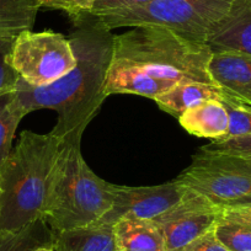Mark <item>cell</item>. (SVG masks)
Here are the masks:
<instances>
[{
  "instance_id": "cell-1",
  "label": "cell",
  "mask_w": 251,
  "mask_h": 251,
  "mask_svg": "<svg viewBox=\"0 0 251 251\" xmlns=\"http://www.w3.org/2000/svg\"><path fill=\"white\" fill-rule=\"evenodd\" d=\"M69 40L76 66L50 85L35 88L19 79L14 90L26 113L48 108L57 112L52 132L63 143H81L89 123L106 100L105 85L113 50V35L100 18L85 14L71 19Z\"/></svg>"
},
{
  "instance_id": "cell-2",
  "label": "cell",
  "mask_w": 251,
  "mask_h": 251,
  "mask_svg": "<svg viewBox=\"0 0 251 251\" xmlns=\"http://www.w3.org/2000/svg\"><path fill=\"white\" fill-rule=\"evenodd\" d=\"M212 53L207 43L156 26L113 35L106 96L132 94L153 100L180 81L213 84L208 73Z\"/></svg>"
},
{
  "instance_id": "cell-3",
  "label": "cell",
  "mask_w": 251,
  "mask_h": 251,
  "mask_svg": "<svg viewBox=\"0 0 251 251\" xmlns=\"http://www.w3.org/2000/svg\"><path fill=\"white\" fill-rule=\"evenodd\" d=\"M63 142L52 131H24L0 168V233L45 221L50 178Z\"/></svg>"
},
{
  "instance_id": "cell-4",
  "label": "cell",
  "mask_w": 251,
  "mask_h": 251,
  "mask_svg": "<svg viewBox=\"0 0 251 251\" xmlns=\"http://www.w3.org/2000/svg\"><path fill=\"white\" fill-rule=\"evenodd\" d=\"M112 186L86 164L80 143H63L50 178L45 222L53 233L96 223L112 208Z\"/></svg>"
},
{
  "instance_id": "cell-5",
  "label": "cell",
  "mask_w": 251,
  "mask_h": 251,
  "mask_svg": "<svg viewBox=\"0 0 251 251\" xmlns=\"http://www.w3.org/2000/svg\"><path fill=\"white\" fill-rule=\"evenodd\" d=\"M231 3L233 0H153L96 16L108 30L156 26L207 43L211 31L228 14Z\"/></svg>"
},
{
  "instance_id": "cell-6",
  "label": "cell",
  "mask_w": 251,
  "mask_h": 251,
  "mask_svg": "<svg viewBox=\"0 0 251 251\" xmlns=\"http://www.w3.org/2000/svg\"><path fill=\"white\" fill-rule=\"evenodd\" d=\"M175 180L222 211L251 206V158L202 147Z\"/></svg>"
},
{
  "instance_id": "cell-7",
  "label": "cell",
  "mask_w": 251,
  "mask_h": 251,
  "mask_svg": "<svg viewBox=\"0 0 251 251\" xmlns=\"http://www.w3.org/2000/svg\"><path fill=\"white\" fill-rule=\"evenodd\" d=\"M13 66L20 78L31 86L50 85L76 66L69 37L52 30L24 31L15 38Z\"/></svg>"
},
{
  "instance_id": "cell-8",
  "label": "cell",
  "mask_w": 251,
  "mask_h": 251,
  "mask_svg": "<svg viewBox=\"0 0 251 251\" xmlns=\"http://www.w3.org/2000/svg\"><path fill=\"white\" fill-rule=\"evenodd\" d=\"M221 218L219 207L187 187L185 196L176 206L153 221L165 238L166 250L182 251L188 244L214 229Z\"/></svg>"
},
{
  "instance_id": "cell-9",
  "label": "cell",
  "mask_w": 251,
  "mask_h": 251,
  "mask_svg": "<svg viewBox=\"0 0 251 251\" xmlns=\"http://www.w3.org/2000/svg\"><path fill=\"white\" fill-rule=\"evenodd\" d=\"M112 208L99 223L115 224L126 216L141 219H155L178 203L187 187L177 181H168L154 186H122L113 183ZM98 223V222H96Z\"/></svg>"
},
{
  "instance_id": "cell-10",
  "label": "cell",
  "mask_w": 251,
  "mask_h": 251,
  "mask_svg": "<svg viewBox=\"0 0 251 251\" xmlns=\"http://www.w3.org/2000/svg\"><path fill=\"white\" fill-rule=\"evenodd\" d=\"M208 73L222 96L251 105V54L234 50L213 52Z\"/></svg>"
},
{
  "instance_id": "cell-11",
  "label": "cell",
  "mask_w": 251,
  "mask_h": 251,
  "mask_svg": "<svg viewBox=\"0 0 251 251\" xmlns=\"http://www.w3.org/2000/svg\"><path fill=\"white\" fill-rule=\"evenodd\" d=\"M207 45L212 52L251 54V0H233L228 14L209 33Z\"/></svg>"
},
{
  "instance_id": "cell-12",
  "label": "cell",
  "mask_w": 251,
  "mask_h": 251,
  "mask_svg": "<svg viewBox=\"0 0 251 251\" xmlns=\"http://www.w3.org/2000/svg\"><path fill=\"white\" fill-rule=\"evenodd\" d=\"M177 120L186 132L199 138L221 141L228 134V111L219 100L199 103L185 111Z\"/></svg>"
},
{
  "instance_id": "cell-13",
  "label": "cell",
  "mask_w": 251,
  "mask_h": 251,
  "mask_svg": "<svg viewBox=\"0 0 251 251\" xmlns=\"http://www.w3.org/2000/svg\"><path fill=\"white\" fill-rule=\"evenodd\" d=\"M117 251H168L160 228L151 219L126 216L113 224Z\"/></svg>"
},
{
  "instance_id": "cell-14",
  "label": "cell",
  "mask_w": 251,
  "mask_h": 251,
  "mask_svg": "<svg viewBox=\"0 0 251 251\" xmlns=\"http://www.w3.org/2000/svg\"><path fill=\"white\" fill-rule=\"evenodd\" d=\"M53 245L55 251H117L113 226L99 222L88 226L55 231Z\"/></svg>"
},
{
  "instance_id": "cell-15",
  "label": "cell",
  "mask_w": 251,
  "mask_h": 251,
  "mask_svg": "<svg viewBox=\"0 0 251 251\" xmlns=\"http://www.w3.org/2000/svg\"><path fill=\"white\" fill-rule=\"evenodd\" d=\"M222 91L213 84L201 81H180L161 95L153 99L160 110L178 118L188 108L209 100H222Z\"/></svg>"
},
{
  "instance_id": "cell-16",
  "label": "cell",
  "mask_w": 251,
  "mask_h": 251,
  "mask_svg": "<svg viewBox=\"0 0 251 251\" xmlns=\"http://www.w3.org/2000/svg\"><path fill=\"white\" fill-rule=\"evenodd\" d=\"M40 8L36 0H0V38L32 30Z\"/></svg>"
},
{
  "instance_id": "cell-17",
  "label": "cell",
  "mask_w": 251,
  "mask_h": 251,
  "mask_svg": "<svg viewBox=\"0 0 251 251\" xmlns=\"http://www.w3.org/2000/svg\"><path fill=\"white\" fill-rule=\"evenodd\" d=\"M27 113L20 105L15 94L0 96V168L13 149V141L19 123Z\"/></svg>"
},
{
  "instance_id": "cell-18",
  "label": "cell",
  "mask_w": 251,
  "mask_h": 251,
  "mask_svg": "<svg viewBox=\"0 0 251 251\" xmlns=\"http://www.w3.org/2000/svg\"><path fill=\"white\" fill-rule=\"evenodd\" d=\"M53 243V233L45 221H37L16 233H0V251H33Z\"/></svg>"
},
{
  "instance_id": "cell-19",
  "label": "cell",
  "mask_w": 251,
  "mask_h": 251,
  "mask_svg": "<svg viewBox=\"0 0 251 251\" xmlns=\"http://www.w3.org/2000/svg\"><path fill=\"white\" fill-rule=\"evenodd\" d=\"M214 233L230 251H251V226L221 218Z\"/></svg>"
},
{
  "instance_id": "cell-20",
  "label": "cell",
  "mask_w": 251,
  "mask_h": 251,
  "mask_svg": "<svg viewBox=\"0 0 251 251\" xmlns=\"http://www.w3.org/2000/svg\"><path fill=\"white\" fill-rule=\"evenodd\" d=\"M221 101L226 106L229 116V129L226 138L251 134V105H246L224 96Z\"/></svg>"
},
{
  "instance_id": "cell-21",
  "label": "cell",
  "mask_w": 251,
  "mask_h": 251,
  "mask_svg": "<svg viewBox=\"0 0 251 251\" xmlns=\"http://www.w3.org/2000/svg\"><path fill=\"white\" fill-rule=\"evenodd\" d=\"M15 38H0V96L13 93L20 75L13 66Z\"/></svg>"
},
{
  "instance_id": "cell-22",
  "label": "cell",
  "mask_w": 251,
  "mask_h": 251,
  "mask_svg": "<svg viewBox=\"0 0 251 251\" xmlns=\"http://www.w3.org/2000/svg\"><path fill=\"white\" fill-rule=\"evenodd\" d=\"M41 8L64 11L69 19L93 13L98 0H36Z\"/></svg>"
},
{
  "instance_id": "cell-23",
  "label": "cell",
  "mask_w": 251,
  "mask_h": 251,
  "mask_svg": "<svg viewBox=\"0 0 251 251\" xmlns=\"http://www.w3.org/2000/svg\"><path fill=\"white\" fill-rule=\"evenodd\" d=\"M204 148L251 158V134L221 139V141H212L208 146H204Z\"/></svg>"
},
{
  "instance_id": "cell-24",
  "label": "cell",
  "mask_w": 251,
  "mask_h": 251,
  "mask_svg": "<svg viewBox=\"0 0 251 251\" xmlns=\"http://www.w3.org/2000/svg\"><path fill=\"white\" fill-rule=\"evenodd\" d=\"M182 251H230L217 238L214 229L188 244Z\"/></svg>"
},
{
  "instance_id": "cell-25",
  "label": "cell",
  "mask_w": 251,
  "mask_h": 251,
  "mask_svg": "<svg viewBox=\"0 0 251 251\" xmlns=\"http://www.w3.org/2000/svg\"><path fill=\"white\" fill-rule=\"evenodd\" d=\"M153 1V0H98L93 13L95 15L110 13V11L120 10V9L131 8V6L143 5V4Z\"/></svg>"
},
{
  "instance_id": "cell-26",
  "label": "cell",
  "mask_w": 251,
  "mask_h": 251,
  "mask_svg": "<svg viewBox=\"0 0 251 251\" xmlns=\"http://www.w3.org/2000/svg\"><path fill=\"white\" fill-rule=\"evenodd\" d=\"M222 218L228 219V221L246 223L251 226V206L224 209V211H222Z\"/></svg>"
},
{
  "instance_id": "cell-27",
  "label": "cell",
  "mask_w": 251,
  "mask_h": 251,
  "mask_svg": "<svg viewBox=\"0 0 251 251\" xmlns=\"http://www.w3.org/2000/svg\"><path fill=\"white\" fill-rule=\"evenodd\" d=\"M33 251H55V249H54V245H53V243H50V244H46V245L38 246V248L35 249Z\"/></svg>"
}]
</instances>
